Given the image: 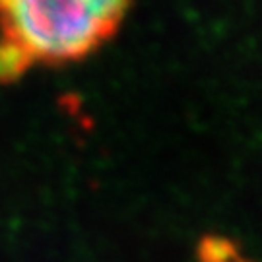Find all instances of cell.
Here are the masks:
<instances>
[{
    "mask_svg": "<svg viewBox=\"0 0 262 262\" xmlns=\"http://www.w3.org/2000/svg\"><path fill=\"white\" fill-rule=\"evenodd\" d=\"M130 4L117 0L0 2V84L35 64H66L90 56L117 33Z\"/></svg>",
    "mask_w": 262,
    "mask_h": 262,
    "instance_id": "cell-1",
    "label": "cell"
}]
</instances>
